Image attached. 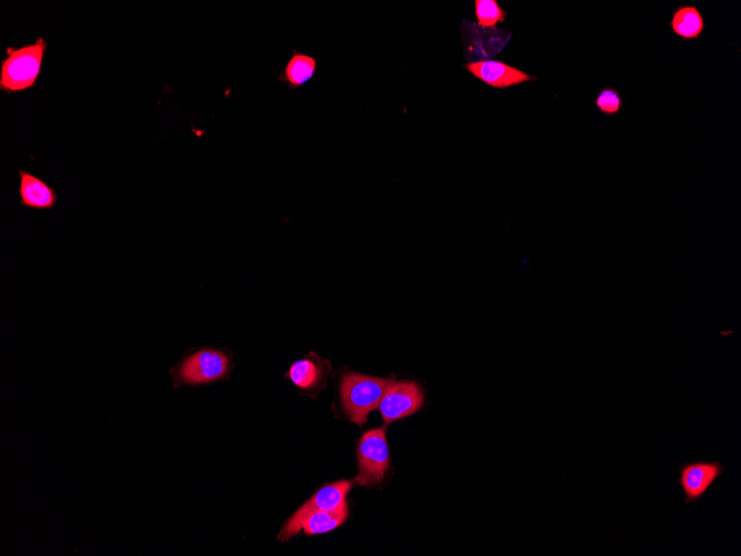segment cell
Listing matches in <instances>:
<instances>
[{
	"instance_id": "1",
	"label": "cell",
	"mask_w": 741,
	"mask_h": 556,
	"mask_svg": "<svg viewBox=\"0 0 741 556\" xmlns=\"http://www.w3.org/2000/svg\"><path fill=\"white\" fill-rule=\"evenodd\" d=\"M232 370L231 355L225 350L202 348L192 351L172 367V387H201L228 379Z\"/></svg>"
},
{
	"instance_id": "2",
	"label": "cell",
	"mask_w": 741,
	"mask_h": 556,
	"mask_svg": "<svg viewBox=\"0 0 741 556\" xmlns=\"http://www.w3.org/2000/svg\"><path fill=\"white\" fill-rule=\"evenodd\" d=\"M46 50L44 38L19 48L8 47L0 66V89L8 94L32 89L42 73Z\"/></svg>"
},
{
	"instance_id": "3",
	"label": "cell",
	"mask_w": 741,
	"mask_h": 556,
	"mask_svg": "<svg viewBox=\"0 0 741 556\" xmlns=\"http://www.w3.org/2000/svg\"><path fill=\"white\" fill-rule=\"evenodd\" d=\"M393 380L363 376L359 373L344 374L340 394L345 413L349 419L360 424L368 420V414L377 409Z\"/></svg>"
},
{
	"instance_id": "4",
	"label": "cell",
	"mask_w": 741,
	"mask_h": 556,
	"mask_svg": "<svg viewBox=\"0 0 741 556\" xmlns=\"http://www.w3.org/2000/svg\"><path fill=\"white\" fill-rule=\"evenodd\" d=\"M353 481L331 483L320 489L313 497L292 515L279 539L287 541L302 530V523L311 513L324 511L333 513L349 512L347 495L353 488Z\"/></svg>"
},
{
	"instance_id": "5",
	"label": "cell",
	"mask_w": 741,
	"mask_h": 556,
	"mask_svg": "<svg viewBox=\"0 0 741 556\" xmlns=\"http://www.w3.org/2000/svg\"><path fill=\"white\" fill-rule=\"evenodd\" d=\"M358 458L359 474L355 481L368 488L381 483L390 467V450L383 428L363 434Z\"/></svg>"
},
{
	"instance_id": "6",
	"label": "cell",
	"mask_w": 741,
	"mask_h": 556,
	"mask_svg": "<svg viewBox=\"0 0 741 556\" xmlns=\"http://www.w3.org/2000/svg\"><path fill=\"white\" fill-rule=\"evenodd\" d=\"M725 469L718 461L686 462L679 467L678 484L685 494V503L702 500Z\"/></svg>"
},
{
	"instance_id": "7",
	"label": "cell",
	"mask_w": 741,
	"mask_h": 556,
	"mask_svg": "<svg viewBox=\"0 0 741 556\" xmlns=\"http://www.w3.org/2000/svg\"><path fill=\"white\" fill-rule=\"evenodd\" d=\"M424 396L419 384L410 381L393 382L380 403L385 423L411 416L423 406Z\"/></svg>"
},
{
	"instance_id": "8",
	"label": "cell",
	"mask_w": 741,
	"mask_h": 556,
	"mask_svg": "<svg viewBox=\"0 0 741 556\" xmlns=\"http://www.w3.org/2000/svg\"><path fill=\"white\" fill-rule=\"evenodd\" d=\"M465 68L484 84L497 89L511 88L535 80L523 70L500 62V60H480V62L466 65Z\"/></svg>"
},
{
	"instance_id": "9",
	"label": "cell",
	"mask_w": 741,
	"mask_h": 556,
	"mask_svg": "<svg viewBox=\"0 0 741 556\" xmlns=\"http://www.w3.org/2000/svg\"><path fill=\"white\" fill-rule=\"evenodd\" d=\"M19 204L28 209L50 210L58 202L55 189L28 171H19Z\"/></svg>"
},
{
	"instance_id": "10",
	"label": "cell",
	"mask_w": 741,
	"mask_h": 556,
	"mask_svg": "<svg viewBox=\"0 0 741 556\" xmlns=\"http://www.w3.org/2000/svg\"><path fill=\"white\" fill-rule=\"evenodd\" d=\"M319 59L293 49L292 56L281 69L278 80L287 84L290 90H297L306 86L316 76Z\"/></svg>"
},
{
	"instance_id": "11",
	"label": "cell",
	"mask_w": 741,
	"mask_h": 556,
	"mask_svg": "<svg viewBox=\"0 0 741 556\" xmlns=\"http://www.w3.org/2000/svg\"><path fill=\"white\" fill-rule=\"evenodd\" d=\"M330 371L327 361L304 359L294 362L289 371V377L302 390L311 391L323 386L324 379Z\"/></svg>"
},
{
	"instance_id": "12",
	"label": "cell",
	"mask_w": 741,
	"mask_h": 556,
	"mask_svg": "<svg viewBox=\"0 0 741 556\" xmlns=\"http://www.w3.org/2000/svg\"><path fill=\"white\" fill-rule=\"evenodd\" d=\"M671 27L676 36L690 40L702 36L705 23L696 6H680L673 15Z\"/></svg>"
},
{
	"instance_id": "13",
	"label": "cell",
	"mask_w": 741,
	"mask_h": 556,
	"mask_svg": "<svg viewBox=\"0 0 741 556\" xmlns=\"http://www.w3.org/2000/svg\"><path fill=\"white\" fill-rule=\"evenodd\" d=\"M349 512H314L303 521L302 529L307 535H316L330 532L340 527L348 518Z\"/></svg>"
},
{
	"instance_id": "14",
	"label": "cell",
	"mask_w": 741,
	"mask_h": 556,
	"mask_svg": "<svg viewBox=\"0 0 741 556\" xmlns=\"http://www.w3.org/2000/svg\"><path fill=\"white\" fill-rule=\"evenodd\" d=\"M475 16L480 27L494 28L505 22L507 13L496 0H476Z\"/></svg>"
},
{
	"instance_id": "15",
	"label": "cell",
	"mask_w": 741,
	"mask_h": 556,
	"mask_svg": "<svg viewBox=\"0 0 741 556\" xmlns=\"http://www.w3.org/2000/svg\"><path fill=\"white\" fill-rule=\"evenodd\" d=\"M595 106L606 116H615L623 107V99L616 89L607 87L598 94Z\"/></svg>"
}]
</instances>
